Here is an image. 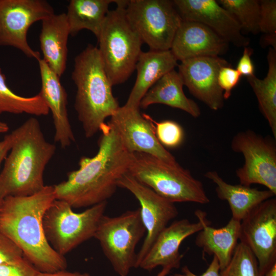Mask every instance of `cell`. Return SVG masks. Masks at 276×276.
Listing matches in <instances>:
<instances>
[{
    "mask_svg": "<svg viewBox=\"0 0 276 276\" xmlns=\"http://www.w3.org/2000/svg\"><path fill=\"white\" fill-rule=\"evenodd\" d=\"M100 131L96 154L82 157L79 169L68 172L66 180L54 186L56 199L73 208L107 201L116 192L119 179L128 172L132 153L126 148L117 130L108 122Z\"/></svg>",
    "mask_w": 276,
    "mask_h": 276,
    "instance_id": "obj_1",
    "label": "cell"
},
{
    "mask_svg": "<svg viewBox=\"0 0 276 276\" xmlns=\"http://www.w3.org/2000/svg\"><path fill=\"white\" fill-rule=\"evenodd\" d=\"M56 199L54 186L28 196L5 198L0 209V233L15 243L24 257L40 272L66 270V260L47 240L44 214Z\"/></svg>",
    "mask_w": 276,
    "mask_h": 276,
    "instance_id": "obj_2",
    "label": "cell"
},
{
    "mask_svg": "<svg viewBox=\"0 0 276 276\" xmlns=\"http://www.w3.org/2000/svg\"><path fill=\"white\" fill-rule=\"evenodd\" d=\"M13 142L0 172V197L28 196L45 186V168L56 146L48 142L38 120L31 117L12 131Z\"/></svg>",
    "mask_w": 276,
    "mask_h": 276,
    "instance_id": "obj_3",
    "label": "cell"
},
{
    "mask_svg": "<svg viewBox=\"0 0 276 276\" xmlns=\"http://www.w3.org/2000/svg\"><path fill=\"white\" fill-rule=\"evenodd\" d=\"M72 78L77 88L75 109L85 137L90 138L120 107L97 47L89 44L76 56Z\"/></svg>",
    "mask_w": 276,
    "mask_h": 276,
    "instance_id": "obj_4",
    "label": "cell"
},
{
    "mask_svg": "<svg viewBox=\"0 0 276 276\" xmlns=\"http://www.w3.org/2000/svg\"><path fill=\"white\" fill-rule=\"evenodd\" d=\"M129 1H114L117 6L109 10L98 37L99 52L112 84L124 83L135 69L143 43L125 14Z\"/></svg>",
    "mask_w": 276,
    "mask_h": 276,
    "instance_id": "obj_5",
    "label": "cell"
},
{
    "mask_svg": "<svg viewBox=\"0 0 276 276\" xmlns=\"http://www.w3.org/2000/svg\"><path fill=\"white\" fill-rule=\"evenodd\" d=\"M128 173L173 203L210 202L202 183L178 163L171 164L149 154L134 152Z\"/></svg>",
    "mask_w": 276,
    "mask_h": 276,
    "instance_id": "obj_6",
    "label": "cell"
},
{
    "mask_svg": "<svg viewBox=\"0 0 276 276\" xmlns=\"http://www.w3.org/2000/svg\"><path fill=\"white\" fill-rule=\"evenodd\" d=\"M107 204V201L103 202L76 213L68 203L56 199L43 218L47 241L57 253L64 256L94 237Z\"/></svg>",
    "mask_w": 276,
    "mask_h": 276,
    "instance_id": "obj_7",
    "label": "cell"
},
{
    "mask_svg": "<svg viewBox=\"0 0 276 276\" xmlns=\"http://www.w3.org/2000/svg\"><path fill=\"white\" fill-rule=\"evenodd\" d=\"M146 232L139 208L117 216L104 215L94 238L114 271L120 276H127L135 268V248Z\"/></svg>",
    "mask_w": 276,
    "mask_h": 276,
    "instance_id": "obj_8",
    "label": "cell"
},
{
    "mask_svg": "<svg viewBox=\"0 0 276 276\" xmlns=\"http://www.w3.org/2000/svg\"><path fill=\"white\" fill-rule=\"evenodd\" d=\"M125 14L143 42L154 51L170 50L182 21L169 0H130Z\"/></svg>",
    "mask_w": 276,
    "mask_h": 276,
    "instance_id": "obj_9",
    "label": "cell"
},
{
    "mask_svg": "<svg viewBox=\"0 0 276 276\" xmlns=\"http://www.w3.org/2000/svg\"><path fill=\"white\" fill-rule=\"evenodd\" d=\"M231 148L244 159L242 167L236 171L240 184L263 185L276 195L275 139L247 130L234 136Z\"/></svg>",
    "mask_w": 276,
    "mask_h": 276,
    "instance_id": "obj_10",
    "label": "cell"
},
{
    "mask_svg": "<svg viewBox=\"0 0 276 276\" xmlns=\"http://www.w3.org/2000/svg\"><path fill=\"white\" fill-rule=\"evenodd\" d=\"M53 14L46 1L0 0V45L15 48L38 60L40 53L29 44L28 32L33 24Z\"/></svg>",
    "mask_w": 276,
    "mask_h": 276,
    "instance_id": "obj_11",
    "label": "cell"
},
{
    "mask_svg": "<svg viewBox=\"0 0 276 276\" xmlns=\"http://www.w3.org/2000/svg\"><path fill=\"white\" fill-rule=\"evenodd\" d=\"M239 240L255 256L261 276L276 263L275 198L257 205L240 221Z\"/></svg>",
    "mask_w": 276,
    "mask_h": 276,
    "instance_id": "obj_12",
    "label": "cell"
},
{
    "mask_svg": "<svg viewBox=\"0 0 276 276\" xmlns=\"http://www.w3.org/2000/svg\"><path fill=\"white\" fill-rule=\"evenodd\" d=\"M118 187L130 192L141 205V215L146 236L136 255L135 268H138L157 236L169 222L177 217L178 211L174 203L162 197L128 172L119 179Z\"/></svg>",
    "mask_w": 276,
    "mask_h": 276,
    "instance_id": "obj_13",
    "label": "cell"
},
{
    "mask_svg": "<svg viewBox=\"0 0 276 276\" xmlns=\"http://www.w3.org/2000/svg\"><path fill=\"white\" fill-rule=\"evenodd\" d=\"M109 122L117 130L130 153H147L169 163H177L157 139L150 117L141 114L139 108L120 106Z\"/></svg>",
    "mask_w": 276,
    "mask_h": 276,
    "instance_id": "obj_14",
    "label": "cell"
},
{
    "mask_svg": "<svg viewBox=\"0 0 276 276\" xmlns=\"http://www.w3.org/2000/svg\"><path fill=\"white\" fill-rule=\"evenodd\" d=\"M229 64L219 56L198 57L181 61L178 72L190 93L216 111L222 108L224 100L218 83V73Z\"/></svg>",
    "mask_w": 276,
    "mask_h": 276,
    "instance_id": "obj_15",
    "label": "cell"
},
{
    "mask_svg": "<svg viewBox=\"0 0 276 276\" xmlns=\"http://www.w3.org/2000/svg\"><path fill=\"white\" fill-rule=\"evenodd\" d=\"M174 5L183 20L201 23L215 32L228 43L246 47L248 38L242 35L235 17L214 0H174Z\"/></svg>",
    "mask_w": 276,
    "mask_h": 276,
    "instance_id": "obj_16",
    "label": "cell"
},
{
    "mask_svg": "<svg viewBox=\"0 0 276 276\" xmlns=\"http://www.w3.org/2000/svg\"><path fill=\"white\" fill-rule=\"evenodd\" d=\"M198 220L192 223L182 219L168 225L157 236L138 268L148 271L158 266L179 268L183 256L179 251L181 243L203 228L201 222Z\"/></svg>",
    "mask_w": 276,
    "mask_h": 276,
    "instance_id": "obj_17",
    "label": "cell"
},
{
    "mask_svg": "<svg viewBox=\"0 0 276 276\" xmlns=\"http://www.w3.org/2000/svg\"><path fill=\"white\" fill-rule=\"evenodd\" d=\"M228 43L207 26L194 21L183 20L173 38L170 51L177 59L215 57L223 54Z\"/></svg>",
    "mask_w": 276,
    "mask_h": 276,
    "instance_id": "obj_18",
    "label": "cell"
},
{
    "mask_svg": "<svg viewBox=\"0 0 276 276\" xmlns=\"http://www.w3.org/2000/svg\"><path fill=\"white\" fill-rule=\"evenodd\" d=\"M41 78V96L51 110L55 129L54 141L62 148L70 146L75 139L68 119L67 95L59 77L41 58L38 60Z\"/></svg>",
    "mask_w": 276,
    "mask_h": 276,
    "instance_id": "obj_19",
    "label": "cell"
},
{
    "mask_svg": "<svg viewBox=\"0 0 276 276\" xmlns=\"http://www.w3.org/2000/svg\"><path fill=\"white\" fill-rule=\"evenodd\" d=\"M195 215L203 225L198 232L195 244L203 253L216 257L221 270L229 263L238 243L240 221L232 218L223 227L215 228L210 225L205 212L197 210Z\"/></svg>",
    "mask_w": 276,
    "mask_h": 276,
    "instance_id": "obj_20",
    "label": "cell"
},
{
    "mask_svg": "<svg viewBox=\"0 0 276 276\" xmlns=\"http://www.w3.org/2000/svg\"><path fill=\"white\" fill-rule=\"evenodd\" d=\"M177 65V60L170 50L142 51L135 66V83L124 106L139 108L141 100L149 89Z\"/></svg>",
    "mask_w": 276,
    "mask_h": 276,
    "instance_id": "obj_21",
    "label": "cell"
},
{
    "mask_svg": "<svg viewBox=\"0 0 276 276\" xmlns=\"http://www.w3.org/2000/svg\"><path fill=\"white\" fill-rule=\"evenodd\" d=\"M70 35L65 13H54L41 21L39 41L42 59L60 77L66 67Z\"/></svg>",
    "mask_w": 276,
    "mask_h": 276,
    "instance_id": "obj_22",
    "label": "cell"
},
{
    "mask_svg": "<svg viewBox=\"0 0 276 276\" xmlns=\"http://www.w3.org/2000/svg\"><path fill=\"white\" fill-rule=\"evenodd\" d=\"M204 176L216 185L217 197L228 202L232 218L240 221L257 205L275 196L268 189L260 190L241 184L228 183L216 171H209Z\"/></svg>",
    "mask_w": 276,
    "mask_h": 276,
    "instance_id": "obj_23",
    "label": "cell"
},
{
    "mask_svg": "<svg viewBox=\"0 0 276 276\" xmlns=\"http://www.w3.org/2000/svg\"><path fill=\"white\" fill-rule=\"evenodd\" d=\"M181 76L174 69L160 78L146 93L141 101L140 107L146 109L154 104H162L181 109L194 118L201 111L197 104L188 98L183 90Z\"/></svg>",
    "mask_w": 276,
    "mask_h": 276,
    "instance_id": "obj_24",
    "label": "cell"
},
{
    "mask_svg": "<svg viewBox=\"0 0 276 276\" xmlns=\"http://www.w3.org/2000/svg\"><path fill=\"white\" fill-rule=\"evenodd\" d=\"M113 0H71L65 13L70 33L76 35L83 29L91 31L98 39Z\"/></svg>",
    "mask_w": 276,
    "mask_h": 276,
    "instance_id": "obj_25",
    "label": "cell"
},
{
    "mask_svg": "<svg viewBox=\"0 0 276 276\" xmlns=\"http://www.w3.org/2000/svg\"><path fill=\"white\" fill-rule=\"evenodd\" d=\"M267 58L266 76L260 79L254 75L247 79L256 96L260 110L276 139V50L270 47Z\"/></svg>",
    "mask_w": 276,
    "mask_h": 276,
    "instance_id": "obj_26",
    "label": "cell"
},
{
    "mask_svg": "<svg viewBox=\"0 0 276 276\" xmlns=\"http://www.w3.org/2000/svg\"><path fill=\"white\" fill-rule=\"evenodd\" d=\"M50 110L38 94L32 97L17 95L8 86L5 75L0 67V114L27 113L35 116H47Z\"/></svg>",
    "mask_w": 276,
    "mask_h": 276,
    "instance_id": "obj_27",
    "label": "cell"
},
{
    "mask_svg": "<svg viewBox=\"0 0 276 276\" xmlns=\"http://www.w3.org/2000/svg\"><path fill=\"white\" fill-rule=\"evenodd\" d=\"M217 2L235 17L242 30L254 34L260 32L259 1L219 0Z\"/></svg>",
    "mask_w": 276,
    "mask_h": 276,
    "instance_id": "obj_28",
    "label": "cell"
},
{
    "mask_svg": "<svg viewBox=\"0 0 276 276\" xmlns=\"http://www.w3.org/2000/svg\"><path fill=\"white\" fill-rule=\"evenodd\" d=\"M220 276H261L258 261L249 248L238 243L226 266L220 271Z\"/></svg>",
    "mask_w": 276,
    "mask_h": 276,
    "instance_id": "obj_29",
    "label": "cell"
},
{
    "mask_svg": "<svg viewBox=\"0 0 276 276\" xmlns=\"http://www.w3.org/2000/svg\"><path fill=\"white\" fill-rule=\"evenodd\" d=\"M154 132L160 144L165 148H175L181 145L185 138L182 127L172 120L156 122L150 117Z\"/></svg>",
    "mask_w": 276,
    "mask_h": 276,
    "instance_id": "obj_30",
    "label": "cell"
},
{
    "mask_svg": "<svg viewBox=\"0 0 276 276\" xmlns=\"http://www.w3.org/2000/svg\"><path fill=\"white\" fill-rule=\"evenodd\" d=\"M260 1L259 31L263 36L276 37V1Z\"/></svg>",
    "mask_w": 276,
    "mask_h": 276,
    "instance_id": "obj_31",
    "label": "cell"
},
{
    "mask_svg": "<svg viewBox=\"0 0 276 276\" xmlns=\"http://www.w3.org/2000/svg\"><path fill=\"white\" fill-rule=\"evenodd\" d=\"M241 75L229 65L222 67L218 75V83L223 92L224 99H228L233 88L238 84Z\"/></svg>",
    "mask_w": 276,
    "mask_h": 276,
    "instance_id": "obj_32",
    "label": "cell"
},
{
    "mask_svg": "<svg viewBox=\"0 0 276 276\" xmlns=\"http://www.w3.org/2000/svg\"><path fill=\"white\" fill-rule=\"evenodd\" d=\"M38 271L25 258L14 263L0 265V276H36Z\"/></svg>",
    "mask_w": 276,
    "mask_h": 276,
    "instance_id": "obj_33",
    "label": "cell"
},
{
    "mask_svg": "<svg viewBox=\"0 0 276 276\" xmlns=\"http://www.w3.org/2000/svg\"><path fill=\"white\" fill-rule=\"evenodd\" d=\"M24 258L20 248L10 239L0 233V265L14 263Z\"/></svg>",
    "mask_w": 276,
    "mask_h": 276,
    "instance_id": "obj_34",
    "label": "cell"
},
{
    "mask_svg": "<svg viewBox=\"0 0 276 276\" xmlns=\"http://www.w3.org/2000/svg\"><path fill=\"white\" fill-rule=\"evenodd\" d=\"M252 50L247 47L244 48L242 56L238 61L236 70L241 76L246 78L255 75V67L251 59Z\"/></svg>",
    "mask_w": 276,
    "mask_h": 276,
    "instance_id": "obj_35",
    "label": "cell"
},
{
    "mask_svg": "<svg viewBox=\"0 0 276 276\" xmlns=\"http://www.w3.org/2000/svg\"><path fill=\"white\" fill-rule=\"evenodd\" d=\"M220 266L218 261L215 256L209 264L206 270L201 275H196L192 272L187 266H185L181 269L180 273H174L170 276H220Z\"/></svg>",
    "mask_w": 276,
    "mask_h": 276,
    "instance_id": "obj_36",
    "label": "cell"
},
{
    "mask_svg": "<svg viewBox=\"0 0 276 276\" xmlns=\"http://www.w3.org/2000/svg\"><path fill=\"white\" fill-rule=\"evenodd\" d=\"M13 142V135L12 132L5 136L0 141V172L2 163L5 160L10 151Z\"/></svg>",
    "mask_w": 276,
    "mask_h": 276,
    "instance_id": "obj_37",
    "label": "cell"
},
{
    "mask_svg": "<svg viewBox=\"0 0 276 276\" xmlns=\"http://www.w3.org/2000/svg\"><path fill=\"white\" fill-rule=\"evenodd\" d=\"M36 276H90L86 272H70L62 270L51 272L38 271Z\"/></svg>",
    "mask_w": 276,
    "mask_h": 276,
    "instance_id": "obj_38",
    "label": "cell"
},
{
    "mask_svg": "<svg viewBox=\"0 0 276 276\" xmlns=\"http://www.w3.org/2000/svg\"><path fill=\"white\" fill-rule=\"evenodd\" d=\"M263 276H276V263L273 264Z\"/></svg>",
    "mask_w": 276,
    "mask_h": 276,
    "instance_id": "obj_39",
    "label": "cell"
},
{
    "mask_svg": "<svg viewBox=\"0 0 276 276\" xmlns=\"http://www.w3.org/2000/svg\"><path fill=\"white\" fill-rule=\"evenodd\" d=\"M172 269V268L170 267H163L156 276H167Z\"/></svg>",
    "mask_w": 276,
    "mask_h": 276,
    "instance_id": "obj_40",
    "label": "cell"
},
{
    "mask_svg": "<svg viewBox=\"0 0 276 276\" xmlns=\"http://www.w3.org/2000/svg\"><path fill=\"white\" fill-rule=\"evenodd\" d=\"M9 130L8 124L5 122L0 121V133L7 132Z\"/></svg>",
    "mask_w": 276,
    "mask_h": 276,
    "instance_id": "obj_41",
    "label": "cell"
},
{
    "mask_svg": "<svg viewBox=\"0 0 276 276\" xmlns=\"http://www.w3.org/2000/svg\"><path fill=\"white\" fill-rule=\"evenodd\" d=\"M3 200H4V199H2V198L0 197V209H1V206H2V203H3Z\"/></svg>",
    "mask_w": 276,
    "mask_h": 276,
    "instance_id": "obj_42",
    "label": "cell"
}]
</instances>
